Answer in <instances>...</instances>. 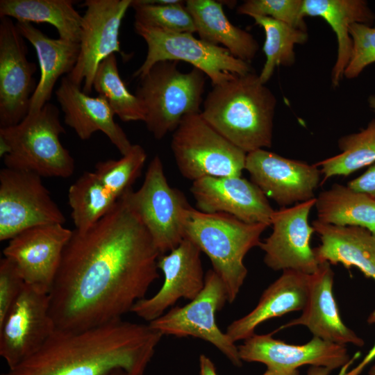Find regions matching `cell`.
<instances>
[{
  "instance_id": "21",
  "label": "cell",
  "mask_w": 375,
  "mask_h": 375,
  "mask_svg": "<svg viewBox=\"0 0 375 375\" xmlns=\"http://www.w3.org/2000/svg\"><path fill=\"white\" fill-rule=\"evenodd\" d=\"M328 262L319 264L310 275L306 303L300 317L293 319L279 329L304 326L313 337L342 345L362 347L364 340L344 324L333 294L334 272Z\"/></svg>"
},
{
  "instance_id": "7",
  "label": "cell",
  "mask_w": 375,
  "mask_h": 375,
  "mask_svg": "<svg viewBox=\"0 0 375 375\" xmlns=\"http://www.w3.org/2000/svg\"><path fill=\"white\" fill-rule=\"evenodd\" d=\"M171 149L181 174L192 182L204 177L241 176L247 153L212 128L200 113L185 115L173 132Z\"/></svg>"
},
{
  "instance_id": "24",
  "label": "cell",
  "mask_w": 375,
  "mask_h": 375,
  "mask_svg": "<svg viewBox=\"0 0 375 375\" xmlns=\"http://www.w3.org/2000/svg\"><path fill=\"white\" fill-rule=\"evenodd\" d=\"M310 275L290 269L283 271L263 291L256 307L233 321L225 333L235 343L253 335L256 328L268 319L301 311L307 301Z\"/></svg>"
},
{
  "instance_id": "12",
  "label": "cell",
  "mask_w": 375,
  "mask_h": 375,
  "mask_svg": "<svg viewBox=\"0 0 375 375\" xmlns=\"http://www.w3.org/2000/svg\"><path fill=\"white\" fill-rule=\"evenodd\" d=\"M132 0H85L82 16L80 51L76 64L67 76L90 94L99 64L115 53H122L120 27Z\"/></svg>"
},
{
  "instance_id": "42",
  "label": "cell",
  "mask_w": 375,
  "mask_h": 375,
  "mask_svg": "<svg viewBox=\"0 0 375 375\" xmlns=\"http://www.w3.org/2000/svg\"><path fill=\"white\" fill-rule=\"evenodd\" d=\"M331 371L326 367L310 366L307 370L306 375H329Z\"/></svg>"
},
{
  "instance_id": "46",
  "label": "cell",
  "mask_w": 375,
  "mask_h": 375,
  "mask_svg": "<svg viewBox=\"0 0 375 375\" xmlns=\"http://www.w3.org/2000/svg\"><path fill=\"white\" fill-rule=\"evenodd\" d=\"M369 375H375V364L373 365L369 370Z\"/></svg>"
},
{
  "instance_id": "25",
  "label": "cell",
  "mask_w": 375,
  "mask_h": 375,
  "mask_svg": "<svg viewBox=\"0 0 375 375\" xmlns=\"http://www.w3.org/2000/svg\"><path fill=\"white\" fill-rule=\"evenodd\" d=\"M16 26L24 38L33 45L39 62L40 78L28 111V113L36 112L51 99L58 79L74 69L80 45L60 38H51L31 23L17 22Z\"/></svg>"
},
{
  "instance_id": "44",
  "label": "cell",
  "mask_w": 375,
  "mask_h": 375,
  "mask_svg": "<svg viewBox=\"0 0 375 375\" xmlns=\"http://www.w3.org/2000/svg\"><path fill=\"white\" fill-rule=\"evenodd\" d=\"M368 103L369 107L374 110L375 112V95H372L368 99Z\"/></svg>"
},
{
  "instance_id": "20",
  "label": "cell",
  "mask_w": 375,
  "mask_h": 375,
  "mask_svg": "<svg viewBox=\"0 0 375 375\" xmlns=\"http://www.w3.org/2000/svg\"><path fill=\"white\" fill-rule=\"evenodd\" d=\"M190 192L197 210L226 213L249 224L269 226L275 212L260 189L242 176L204 177L192 182Z\"/></svg>"
},
{
  "instance_id": "41",
  "label": "cell",
  "mask_w": 375,
  "mask_h": 375,
  "mask_svg": "<svg viewBox=\"0 0 375 375\" xmlns=\"http://www.w3.org/2000/svg\"><path fill=\"white\" fill-rule=\"evenodd\" d=\"M199 375H218L212 360L205 354H201L199 358Z\"/></svg>"
},
{
  "instance_id": "9",
  "label": "cell",
  "mask_w": 375,
  "mask_h": 375,
  "mask_svg": "<svg viewBox=\"0 0 375 375\" xmlns=\"http://www.w3.org/2000/svg\"><path fill=\"white\" fill-rule=\"evenodd\" d=\"M124 194L160 256L183 241V215L190 205L182 192L169 185L158 155L150 161L141 187Z\"/></svg>"
},
{
  "instance_id": "1",
  "label": "cell",
  "mask_w": 375,
  "mask_h": 375,
  "mask_svg": "<svg viewBox=\"0 0 375 375\" xmlns=\"http://www.w3.org/2000/svg\"><path fill=\"white\" fill-rule=\"evenodd\" d=\"M160 256L124 193L93 226L72 231L49 294L56 329L122 319L159 278Z\"/></svg>"
},
{
  "instance_id": "34",
  "label": "cell",
  "mask_w": 375,
  "mask_h": 375,
  "mask_svg": "<svg viewBox=\"0 0 375 375\" xmlns=\"http://www.w3.org/2000/svg\"><path fill=\"white\" fill-rule=\"evenodd\" d=\"M135 22L178 33H196L193 19L183 1L167 4L152 3L149 0H132Z\"/></svg>"
},
{
  "instance_id": "27",
  "label": "cell",
  "mask_w": 375,
  "mask_h": 375,
  "mask_svg": "<svg viewBox=\"0 0 375 375\" xmlns=\"http://www.w3.org/2000/svg\"><path fill=\"white\" fill-rule=\"evenodd\" d=\"M185 5L201 40L215 45L222 44L233 56L248 63L254 59L259 49L257 40L250 33L228 20L221 1L188 0Z\"/></svg>"
},
{
  "instance_id": "45",
  "label": "cell",
  "mask_w": 375,
  "mask_h": 375,
  "mask_svg": "<svg viewBox=\"0 0 375 375\" xmlns=\"http://www.w3.org/2000/svg\"><path fill=\"white\" fill-rule=\"evenodd\" d=\"M108 375H128V374L123 369H117L110 372Z\"/></svg>"
},
{
  "instance_id": "33",
  "label": "cell",
  "mask_w": 375,
  "mask_h": 375,
  "mask_svg": "<svg viewBox=\"0 0 375 375\" xmlns=\"http://www.w3.org/2000/svg\"><path fill=\"white\" fill-rule=\"evenodd\" d=\"M93 88L107 101L115 115L122 122L144 121L142 104L135 94L128 90L122 81L115 54L110 55L99 64Z\"/></svg>"
},
{
  "instance_id": "3",
  "label": "cell",
  "mask_w": 375,
  "mask_h": 375,
  "mask_svg": "<svg viewBox=\"0 0 375 375\" xmlns=\"http://www.w3.org/2000/svg\"><path fill=\"white\" fill-rule=\"evenodd\" d=\"M277 100L259 75H234L212 85L203 102V118L232 144L249 153L272 145Z\"/></svg>"
},
{
  "instance_id": "28",
  "label": "cell",
  "mask_w": 375,
  "mask_h": 375,
  "mask_svg": "<svg viewBox=\"0 0 375 375\" xmlns=\"http://www.w3.org/2000/svg\"><path fill=\"white\" fill-rule=\"evenodd\" d=\"M74 4L72 0H1L0 18L47 23L56 28L60 39L79 43L83 15Z\"/></svg>"
},
{
  "instance_id": "23",
  "label": "cell",
  "mask_w": 375,
  "mask_h": 375,
  "mask_svg": "<svg viewBox=\"0 0 375 375\" xmlns=\"http://www.w3.org/2000/svg\"><path fill=\"white\" fill-rule=\"evenodd\" d=\"M321 244L313 248L319 264H342L350 269L355 267L367 278L375 281V235L360 226H340L324 224L317 219L312 223ZM367 322L375 324V310Z\"/></svg>"
},
{
  "instance_id": "2",
  "label": "cell",
  "mask_w": 375,
  "mask_h": 375,
  "mask_svg": "<svg viewBox=\"0 0 375 375\" xmlns=\"http://www.w3.org/2000/svg\"><path fill=\"white\" fill-rule=\"evenodd\" d=\"M122 319L78 331L56 330L34 354L1 375H143L162 338Z\"/></svg>"
},
{
  "instance_id": "5",
  "label": "cell",
  "mask_w": 375,
  "mask_h": 375,
  "mask_svg": "<svg viewBox=\"0 0 375 375\" xmlns=\"http://www.w3.org/2000/svg\"><path fill=\"white\" fill-rule=\"evenodd\" d=\"M65 132L58 108L49 102L17 124L0 127V156L6 167L41 177L71 176L75 162L61 143Z\"/></svg>"
},
{
  "instance_id": "13",
  "label": "cell",
  "mask_w": 375,
  "mask_h": 375,
  "mask_svg": "<svg viewBox=\"0 0 375 375\" xmlns=\"http://www.w3.org/2000/svg\"><path fill=\"white\" fill-rule=\"evenodd\" d=\"M56 331L49 294L25 283L0 323V356L8 369L37 352Z\"/></svg>"
},
{
  "instance_id": "19",
  "label": "cell",
  "mask_w": 375,
  "mask_h": 375,
  "mask_svg": "<svg viewBox=\"0 0 375 375\" xmlns=\"http://www.w3.org/2000/svg\"><path fill=\"white\" fill-rule=\"evenodd\" d=\"M201 250L187 239L160 256L158 267L164 275L160 290L151 297L137 301L131 311L148 323L162 316L180 299H195L205 285Z\"/></svg>"
},
{
  "instance_id": "31",
  "label": "cell",
  "mask_w": 375,
  "mask_h": 375,
  "mask_svg": "<svg viewBox=\"0 0 375 375\" xmlns=\"http://www.w3.org/2000/svg\"><path fill=\"white\" fill-rule=\"evenodd\" d=\"M340 153L315 165L323 178L321 184L335 176H347L375 162V119L360 131L344 135L338 140Z\"/></svg>"
},
{
  "instance_id": "10",
  "label": "cell",
  "mask_w": 375,
  "mask_h": 375,
  "mask_svg": "<svg viewBox=\"0 0 375 375\" xmlns=\"http://www.w3.org/2000/svg\"><path fill=\"white\" fill-rule=\"evenodd\" d=\"M228 302L223 281L212 269L205 274L199 294L183 306H174L148 323L162 335L194 337L205 340L222 352L235 367H241L238 347L216 322V314Z\"/></svg>"
},
{
  "instance_id": "15",
  "label": "cell",
  "mask_w": 375,
  "mask_h": 375,
  "mask_svg": "<svg viewBox=\"0 0 375 375\" xmlns=\"http://www.w3.org/2000/svg\"><path fill=\"white\" fill-rule=\"evenodd\" d=\"M25 39L11 18L0 22V127L19 123L28 115L37 88L35 63L28 60Z\"/></svg>"
},
{
  "instance_id": "36",
  "label": "cell",
  "mask_w": 375,
  "mask_h": 375,
  "mask_svg": "<svg viewBox=\"0 0 375 375\" xmlns=\"http://www.w3.org/2000/svg\"><path fill=\"white\" fill-rule=\"evenodd\" d=\"M302 6L303 0H247L238 7L237 12L250 17H268L306 30Z\"/></svg>"
},
{
  "instance_id": "17",
  "label": "cell",
  "mask_w": 375,
  "mask_h": 375,
  "mask_svg": "<svg viewBox=\"0 0 375 375\" xmlns=\"http://www.w3.org/2000/svg\"><path fill=\"white\" fill-rule=\"evenodd\" d=\"M72 231L62 224L28 228L8 240L3 256L14 262L25 283L49 294Z\"/></svg>"
},
{
  "instance_id": "11",
  "label": "cell",
  "mask_w": 375,
  "mask_h": 375,
  "mask_svg": "<svg viewBox=\"0 0 375 375\" xmlns=\"http://www.w3.org/2000/svg\"><path fill=\"white\" fill-rule=\"evenodd\" d=\"M66 222L42 177L5 167L0 171V240H10L28 228Z\"/></svg>"
},
{
  "instance_id": "39",
  "label": "cell",
  "mask_w": 375,
  "mask_h": 375,
  "mask_svg": "<svg viewBox=\"0 0 375 375\" xmlns=\"http://www.w3.org/2000/svg\"><path fill=\"white\" fill-rule=\"evenodd\" d=\"M347 185L354 190L367 194L375 200V163L362 174L350 181Z\"/></svg>"
},
{
  "instance_id": "26",
  "label": "cell",
  "mask_w": 375,
  "mask_h": 375,
  "mask_svg": "<svg viewBox=\"0 0 375 375\" xmlns=\"http://www.w3.org/2000/svg\"><path fill=\"white\" fill-rule=\"evenodd\" d=\"M301 14L320 17L332 28L337 37L338 54L332 69L333 88L339 86L353 49L349 27L354 23L372 25L375 15L363 0H303Z\"/></svg>"
},
{
  "instance_id": "16",
  "label": "cell",
  "mask_w": 375,
  "mask_h": 375,
  "mask_svg": "<svg viewBox=\"0 0 375 375\" xmlns=\"http://www.w3.org/2000/svg\"><path fill=\"white\" fill-rule=\"evenodd\" d=\"M245 170L267 197L287 207L315 199L321 183L315 165L281 156L264 149L247 154Z\"/></svg>"
},
{
  "instance_id": "35",
  "label": "cell",
  "mask_w": 375,
  "mask_h": 375,
  "mask_svg": "<svg viewBox=\"0 0 375 375\" xmlns=\"http://www.w3.org/2000/svg\"><path fill=\"white\" fill-rule=\"evenodd\" d=\"M147 159L144 148L133 144L130 151L118 160L110 159L95 165L94 172L115 196L120 197L140 176Z\"/></svg>"
},
{
  "instance_id": "18",
  "label": "cell",
  "mask_w": 375,
  "mask_h": 375,
  "mask_svg": "<svg viewBox=\"0 0 375 375\" xmlns=\"http://www.w3.org/2000/svg\"><path fill=\"white\" fill-rule=\"evenodd\" d=\"M274 332L254 333L238 346L241 360L260 362L267 369L290 373L301 366L326 367L331 370L344 368L346 372L350 357L346 345L338 344L313 337L301 345L291 344L273 338Z\"/></svg>"
},
{
  "instance_id": "30",
  "label": "cell",
  "mask_w": 375,
  "mask_h": 375,
  "mask_svg": "<svg viewBox=\"0 0 375 375\" xmlns=\"http://www.w3.org/2000/svg\"><path fill=\"white\" fill-rule=\"evenodd\" d=\"M119 198L102 183L94 172H84L68 190V203L75 229L82 232L93 226Z\"/></svg>"
},
{
  "instance_id": "43",
  "label": "cell",
  "mask_w": 375,
  "mask_h": 375,
  "mask_svg": "<svg viewBox=\"0 0 375 375\" xmlns=\"http://www.w3.org/2000/svg\"><path fill=\"white\" fill-rule=\"evenodd\" d=\"M262 375H300L298 370L290 373H281L274 370L267 369Z\"/></svg>"
},
{
  "instance_id": "38",
  "label": "cell",
  "mask_w": 375,
  "mask_h": 375,
  "mask_svg": "<svg viewBox=\"0 0 375 375\" xmlns=\"http://www.w3.org/2000/svg\"><path fill=\"white\" fill-rule=\"evenodd\" d=\"M25 282L15 264L3 257L0 260V323L21 293Z\"/></svg>"
},
{
  "instance_id": "6",
  "label": "cell",
  "mask_w": 375,
  "mask_h": 375,
  "mask_svg": "<svg viewBox=\"0 0 375 375\" xmlns=\"http://www.w3.org/2000/svg\"><path fill=\"white\" fill-rule=\"evenodd\" d=\"M178 63L156 62L140 78L135 94L144 110L147 128L157 140L174 132L185 115L201 112L207 76L195 67L182 72Z\"/></svg>"
},
{
  "instance_id": "14",
  "label": "cell",
  "mask_w": 375,
  "mask_h": 375,
  "mask_svg": "<svg viewBox=\"0 0 375 375\" xmlns=\"http://www.w3.org/2000/svg\"><path fill=\"white\" fill-rule=\"evenodd\" d=\"M316 197L275 210L271 219L272 232L261 241L265 264L274 271L294 270L305 274L319 267L310 240L315 230L308 223Z\"/></svg>"
},
{
  "instance_id": "40",
  "label": "cell",
  "mask_w": 375,
  "mask_h": 375,
  "mask_svg": "<svg viewBox=\"0 0 375 375\" xmlns=\"http://www.w3.org/2000/svg\"><path fill=\"white\" fill-rule=\"evenodd\" d=\"M375 359V343L359 364L347 372L339 375H360L365 368Z\"/></svg>"
},
{
  "instance_id": "22",
  "label": "cell",
  "mask_w": 375,
  "mask_h": 375,
  "mask_svg": "<svg viewBox=\"0 0 375 375\" xmlns=\"http://www.w3.org/2000/svg\"><path fill=\"white\" fill-rule=\"evenodd\" d=\"M81 87L65 76L55 92L65 123L83 140L97 131L103 133L122 156L126 154L133 144L115 121V115L107 101L100 95L87 94Z\"/></svg>"
},
{
  "instance_id": "37",
  "label": "cell",
  "mask_w": 375,
  "mask_h": 375,
  "mask_svg": "<svg viewBox=\"0 0 375 375\" xmlns=\"http://www.w3.org/2000/svg\"><path fill=\"white\" fill-rule=\"evenodd\" d=\"M349 34L353 41V49L344 76L351 79L375 62V24L372 26L362 23L352 24Z\"/></svg>"
},
{
  "instance_id": "8",
  "label": "cell",
  "mask_w": 375,
  "mask_h": 375,
  "mask_svg": "<svg viewBox=\"0 0 375 375\" xmlns=\"http://www.w3.org/2000/svg\"><path fill=\"white\" fill-rule=\"evenodd\" d=\"M134 30L146 42L147 51L133 77L141 78L156 62L165 60L191 64L210 79L212 85L253 71L249 63L235 58L224 47L197 39L192 33L172 32L137 22H134Z\"/></svg>"
},
{
  "instance_id": "32",
  "label": "cell",
  "mask_w": 375,
  "mask_h": 375,
  "mask_svg": "<svg viewBox=\"0 0 375 375\" xmlns=\"http://www.w3.org/2000/svg\"><path fill=\"white\" fill-rule=\"evenodd\" d=\"M255 24L261 26L265 34L262 47L266 60L259 74L265 84L272 76L276 67L292 66L295 62L294 46L308 40L306 30L294 27L271 17L253 15Z\"/></svg>"
},
{
  "instance_id": "4",
  "label": "cell",
  "mask_w": 375,
  "mask_h": 375,
  "mask_svg": "<svg viewBox=\"0 0 375 375\" xmlns=\"http://www.w3.org/2000/svg\"><path fill=\"white\" fill-rule=\"evenodd\" d=\"M269 226L249 224L223 212L207 213L188 206L183 215L184 239L189 240L210 260L212 269L233 303L248 271L244 263L247 253L259 247L260 236Z\"/></svg>"
},
{
  "instance_id": "29",
  "label": "cell",
  "mask_w": 375,
  "mask_h": 375,
  "mask_svg": "<svg viewBox=\"0 0 375 375\" xmlns=\"http://www.w3.org/2000/svg\"><path fill=\"white\" fill-rule=\"evenodd\" d=\"M317 220L340 226H360L375 235V200L348 185L333 184L316 197Z\"/></svg>"
}]
</instances>
